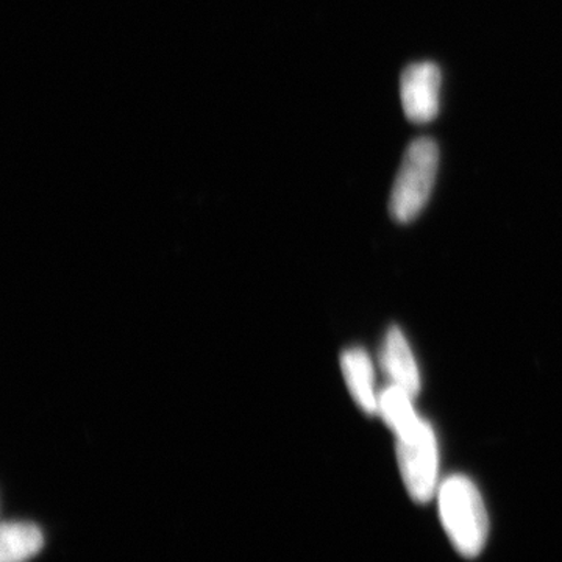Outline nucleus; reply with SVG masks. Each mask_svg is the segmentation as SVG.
<instances>
[{
    "mask_svg": "<svg viewBox=\"0 0 562 562\" xmlns=\"http://www.w3.org/2000/svg\"><path fill=\"white\" fill-rule=\"evenodd\" d=\"M439 517L457 552L479 557L490 536V517L479 487L464 475L449 476L438 490Z\"/></svg>",
    "mask_w": 562,
    "mask_h": 562,
    "instance_id": "obj_1",
    "label": "nucleus"
},
{
    "mask_svg": "<svg viewBox=\"0 0 562 562\" xmlns=\"http://www.w3.org/2000/svg\"><path fill=\"white\" fill-rule=\"evenodd\" d=\"M43 532L36 525L5 522L0 531V562H25L43 547Z\"/></svg>",
    "mask_w": 562,
    "mask_h": 562,
    "instance_id": "obj_8",
    "label": "nucleus"
},
{
    "mask_svg": "<svg viewBox=\"0 0 562 562\" xmlns=\"http://www.w3.org/2000/svg\"><path fill=\"white\" fill-rule=\"evenodd\" d=\"M441 70L435 63L408 66L402 74L401 95L406 117L414 124H427L438 116Z\"/></svg>",
    "mask_w": 562,
    "mask_h": 562,
    "instance_id": "obj_4",
    "label": "nucleus"
},
{
    "mask_svg": "<svg viewBox=\"0 0 562 562\" xmlns=\"http://www.w3.org/2000/svg\"><path fill=\"white\" fill-rule=\"evenodd\" d=\"M380 362H382L383 372L391 380V384L402 387L413 398L419 394V369H417L413 351L401 328L391 327L384 336Z\"/></svg>",
    "mask_w": 562,
    "mask_h": 562,
    "instance_id": "obj_5",
    "label": "nucleus"
},
{
    "mask_svg": "<svg viewBox=\"0 0 562 562\" xmlns=\"http://www.w3.org/2000/svg\"><path fill=\"white\" fill-rule=\"evenodd\" d=\"M344 380L353 401L368 414H379V395L375 392V376L371 358L364 349H347L341 355Z\"/></svg>",
    "mask_w": 562,
    "mask_h": 562,
    "instance_id": "obj_6",
    "label": "nucleus"
},
{
    "mask_svg": "<svg viewBox=\"0 0 562 562\" xmlns=\"http://www.w3.org/2000/svg\"><path fill=\"white\" fill-rule=\"evenodd\" d=\"M397 460L403 483L413 501L430 502L439 490V452L428 422L408 438H397Z\"/></svg>",
    "mask_w": 562,
    "mask_h": 562,
    "instance_id": "obj_3",
    "label": "nucleus"
},
{
    "mask_svg": "<svg viewBox=\"0 0 562 562\" xmlns=\"http://www.w3.org/2000/svg\"><path fill=\"white\" fill-rule=\"evenodd\" d=\"M438 162L439 150L435 140L419 138L409 144L391 192L390 213L395 221L402 224L413 221L427 205L435 187Z\"/></svg>",
    "mask_w": 562,
    "mask_h": 562,
    "instance_id": "obj_2",
    "label": "nucleus"
},
{
    "mask_svg": "<svg viewBox=\"0 0 562 562\" xmlns=\"http://www.w3.org/2000/svg\"><path fill=\"white\" fill-rule=\"evenodd\" d=\"M379 414L397 438H408L425 424L414 409L412 395L394 384L380 392Z\"/></svg>",
    "mask_w": 562,
    "mask_h": 562,
    "instance_id": "obj_7",
    "label": "nucleus"
}]
</instances>
